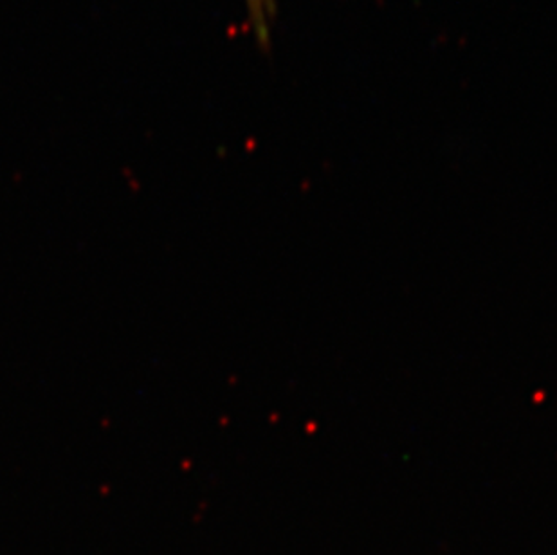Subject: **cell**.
Segmentation results:
<instances>
[{
    "label": "cell",
    "mask_w": 557,
    "mask_h": 555,
    "mask_svg": "<svg viewBox=\"0 0 557 555\" xmlns=\"http://www.w3.org/2000/svg\"><path fill=\"white\" fill-rule=\"evenodd\" d=\"M249 11H251L252 18H255V26H257L258 35L260 38L268 37V21L269 11L273 8L271 0H248Z\"/></svg>",
    "instance_id": "1"
}]
</instances>
